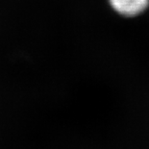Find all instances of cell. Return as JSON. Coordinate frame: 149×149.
<instances>
[{
	"label": "cell",
	"mask_w": 149,
	"mask_h": 149,
	"mask_svg": "<svg viewBox=\"0 0 149 149\" xmlns=\"http://www.w3.org/2000/svg\"><path fill=\"white\" fill-rule=\"evenodd\" d=\"M113 11L125 17H135L142 14L149 5V0H108Z\"/></svg>",
	"instance_id": "obj_1"
}]
</instances>
